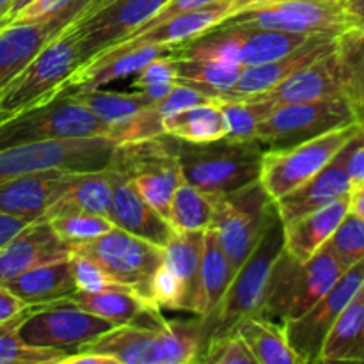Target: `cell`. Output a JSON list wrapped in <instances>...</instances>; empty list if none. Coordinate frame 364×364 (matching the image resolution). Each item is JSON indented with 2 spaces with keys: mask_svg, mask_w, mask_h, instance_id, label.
Here are the masks:
<instances>
[{
  "mask_svg": "<svg viewBox=\"0 0 364 364\" xmlns=\"http://www.w3.org/2000/svg\"><path fill=\"white\" fill-rule=\"evenodd\" d=\"M244 7H247L244 0H213L198 9L169 18L155 27L135 32L130 38L107 48V52H124V50H130L139 45H162L174 48V46L183 45V43L205 34L206 31H212L213 27H219L231 14L238 13Z\"/></svg>",
  "mask_w": 364,
  "mask_h": 364,
  "instance_id": "19",
  "label": "cell"
},
{
  "mask_svg": "<svg viewBox=\"0 0 364 364\" xmlns=\"http://www.w3.org/2000/svg\"><path fill=\"white\" fill-rule=\"evenodd\" d=\"M233 277V267H231L226 252L220 247L215 231L208 228L205 231L203 256L201 263H199L198 277H196L192 313H196L201 320L208 318L219 308Z\"/></svg>",
  "mask_w": 364,
  "mask_h": 364,
  "instance_id": "28",
  "label": "cell"
},
{
  "mask_svg": "<svg viewBox=\"0 0 364 364\" xmlns=\"http://www.w3.org/2000/svg\"><path fill=\"white\" fill-rule=\"evenodd\" d=\"M112 181V206L110 220L114 226L164 247L173 238L174 230L166 217L160 215L134 187L124 174L107 167Z\"/></svg>",
  "mask_w": 364,
  "mask_h": 364,
  "instance_id": "23",
  "label": "cell"
},
{
  "mask_svg": "<svg viewBox=\"0 0 364 364\" xmlns=\"http://www.w3.org/2000/svg\"><path fill=\"white\" fill-rule=\"evenodd\" d=\"M358 123L347 96L277 105L256 130L255 141L265 148H290L327 132Z\"/></svg>",
  "mask_w": 364,
  "mask_h": 364,
  "instance_id": "14",
  "label": "cell"
},
{
  "mask_svg": "<svg viewBox=\"0 0 364 364\" xmlns=\"http://www.w3.org/2000/svg\"><path fill=\"white\" fill-rule=\"evenodd\" d=\"M363 283L364 259L348 267L333 288L309 311L291 322L283 323L288 345L299 355L302 364L318 363L327 333Z\"/></svg>",
  "mask_w": 364,
  "mask_h": 364,
  "instance_id": "17",
  "label": "cell"
},
{
  "mask_svg": "<svg viewBox=\"0 0 364 364\" xmlns=\"http://www.w3.org/2000/svg\"><path fill=\"white\" fill-rule=\"evenodd\" d=\"M178 142L167 134L123 142L116 146L107 166L124 174L139 194L166 219L174 191L183 181Z\"/></svg>",
  "mask_w": 364,
  "mask_h": 364,
  "instance_id": "6",
  "label": "cell"
},
{
  "mask_svg": "<svg viewBox=\"0 0 364 364\" xmlns=\"http://www.w3.org/2000/svg\"><path fill=\"white\" fill-rule=\"evenodd\" d=\"M318 363H364V283L327 333Z\"/></svg>",
  "mask_w": 364,
  "mask_h": 364,
  "instance_id": "32",
  "label": "cell"
},
{
  "mask_svg": "<svg viewBox=\"0 0 364 364\" xmlns=\"http://www.w3.org/2000/svg\"><path fill=\"white\" fill-rule=\"evenodd\" d=\"M27 306H32V304H25L21 299H18L16 295L13 294V291L7 290L4 284H0V323H4L6 320L16 316L18 313L23 311Z\"/></svg>",
  "mask_w": 364,
  "mask_h": 364,
  "instance_id": "50",
  "label": "cell"
},
{
  "mask_svg": "<svg viewBox=\"0 0 364 364\" xmlns=\"http://www.w3.org/2000/svg\"><path fill=\"white\" fill-rule=\"evenodd\" d=\"M149 304L155 309L192 311V294L187 284L166 265H160L149 281Z\"/></svg>",
  "mask_w": 364,
  "mask_h": 364,
  "instance_id": "44",
  "label": "cell"
},
{
  "mask_svg": "<svg viewBox=\"0 0 364 364\" xmlns=\"http://www.w3.org/2000/svg\"><path fill=\"white\" fill-rule=\"evenodd\" d=\"M212 228L220 247L237 272L255 251L267 224L276 213V203L267 194L262 181L230 194H212Z\"/></svg>",
  "mask_w": 364,
  "mask_h": 364,
  "instance_id": "10",
  "label": "cell"
},
{
  "mask_svg": "<svg viewBox=\"0 0 364 364\" xmlns=\"http://www.w3.org/2000/svg\"><path fill=\"white\" fill-rule=\"evenodd\" d=\"M176 70H174L173 52L160 55L146 64L141 71L135 73L134 87L146 102L155 103L162 100L176 84Z\"/></svg>",
  "mask_w": 364,
  "mask_h": 364,
  "instance_id": "43",
  "label": "cell"
},
{
  "mask_svg": "<svg viewBox=\"0 0 364 364\" xmlns=\"http://www.w3.org/2000/svg\"><path fill=\"white\" fill-rule=\"evenodd\" d=\"M309 38L311 36L269 31L249 25L220 23L219 27H213L212 31H206L205 34L183 45L174 46L173 53L180 57L220 60L249 68L279 59Z\"/></svg>",
  "mask_w": 364,
  "mask_h": 364,
  "instance_id": "7",
  "label": "cell"
},
{
  "mask_svg": "<svg viewBox=\"0 0 364 364\" xmlns=\"http://www.w3.org/2000/svg\"><path fill=\"white\" fill-rule=\"evenodd\" d=\"M73 98H77L78 102L84 103L96 117L107 123L110 127V137L114 139V135L124 127V124L130 123L139 112H141L144 107L151 105L149 102H146L141 95H124V92H116V91H105L103 87L100 89H91V91L84 92H75Z\"/></svg>",
  "mask_w": 364,
  "mask_h": 364,
  "instance_id": "36",
  "label": "cell"
},
{
  "mask_svg": "<svg viewBox=\"0 0 364 364\" xmlns=\"http://www.w3.org/2000/svg\"><path fill=\"white\" fill-rule=\"evenodd\" d=\"M71 0H36L31 6H27L25 9H21L16 16L13 18L11 23H20V21H34L39 20L43 16H48L50 13L57 11L59 7L66 6Z\"/></svg>",
  "mask_w": 364,
  "mask_h": 364,
  "instance_id": "49",
  "label": "cell"
},
{
  "mask_svg": "<svg viewBox=\"0 0 364 364\" xmlns=\"http://www.w3.org/2000/svg\"><path fill=\"white\" fill-rule=\"evenodd\" d=\"M70 258V245L60 240L45 219L34 220L0 247V284L43 263Z\"/></svg>",
  "mask_w": 364,
  "mask_h": 364,
  "instance_id": "24",
  "label": "cell"
},
{
  "mask_svg": "<svg viewBox=\"0 0 364 364\" xmlns=\"http://www.w3.org/2000/svg\"><path fill=\"white\" fill-rule=\"evenodd\" d=\"M112 327L107 320L84 311L66 299H59L32 306L18 333L27 345L75 352Z\"/></svg>",
  "mask_w": 364,
  "mask_h": 364,
  "instance_id": "15",
  "label": "cell"
},
{
  "mask_svg": "<svg viewBox=\"0 0 364 364\" xmlns=\"http://www.w3.org/2000/svg\"><path fill=\"white\" fill-rule=\"evenodd\" d=\"M345 267H352L364 259V220L350 210L329 240L323 244Z\"/></svg>",
  "mask_w": 364,
  "mask_h": 364,
  "instance_id": "45",
  "label": "cell"
},
{
  "mask_svg": "<svg viewBox=\"0 0 364 364\" xmlns=\"http://www.w3.org/2000/svg\"><path fill=\"white\" fill-rule=\"evenodd\" d=\"M68 171L48 169L0 181V213L39 220L68 183Z\"/></svg>",
  "mask_w": 364,
  "mask_h": 364,
  "instance_id": "26",
  "label": "cell"
},
{
  "mask_svg": "<svg viewBox=\"0 0 364 364\" xmlns=\"http://www.w3.org/2000/svg\"><path fill=\"white\" fill-rule=\"evenodd\" d=\"M205 231L174 233L173 238L162 247V263L187 284L192 294V302H194L196 277L203 256Z\"/></svg>",
  "mask_w": 364,
  "mask_h": 364,
  "instance_id": "40",
  "label": "cell"
},
{
  "mask_svg": "<svg viewBox=\"0 0 364 364\" xmlns=\"http://www.w3.org/2000/svg\"><path fill=\"white\" fill-rule=\"evenodd\" d=\"M34 223V220L20 219V217H11L6 213H0V247L6 245L11 238L16 237L23 228H27L28 224Z\"/></svg>",
  "mask_w": 364,
  "mask_h": 364,
  "instance_id": "51",
  "label": "cell"
},
{
  "mask_svg": "<svg viewBox=\"0 0 364 364\" xmlns=\"http://www.w3.org/2000/svg\"><path fill=\"white\" fill-rule=\"evenodd\" d=\"M350 28L364 32V0H343Z\"/></svg>",
  "mask_w": 364,
  "mask_h": 364,
  "instance_id": "53",
  "label": "cell"
},
{
  "mask_svg": "<svg viewBox=\"0 0 364 364\" xmlns=\"http://www.w3.org/2000/svg\"><path fill=\"white\" fill-rule=\"evenodd\" d=\"M32 2H36V0H13V4H11V9H9V13H7V21H13V18L16 16L18 13H20L21 9H25V7L27 6H31Z\"/></svg>",
  "mask_w": 364,
  "mask_h": 364,
  "instance_id": "55",
  "label": "cell"
},
{
  "mask_svg": "<svg viewBox=\"0 0 364 364\" xmlns=\"http://www.w3.org/2000/svg\"><path fill=\"white\" fill-rule=\"evenodd\" d=\"M53 233L66 242L68 245L80 244V242L92 240V238L100 237V235L107 233L114 228V223L109 217L98 215V213H63V215H55L46 219Z\"/></svg>",
  "mask_w": 364,
  "mask_h": 364,
  "instance_id": "42",
  "label": "cell"
},
{
  "mask_svg": "<svg viewBox=\"0 0 364 364\" xmlns=\"http://www.w3.org/2000/svg\"><path fill=\"white\" fill-rule=\"evenodd\" d=\"M116 146L112 139L92 135L0 149V181L48 169L68 173L107 169Z\"/></svg>",
  "mask_w": 364,
  "mask_h": 364,
  "instance_id": "9",
  "label": "cell"
},
{
  "mask_svg": "<svg viewBox=\"0 0 364 364\" xmlns=\"http://www.w3.org/2000/svg\"><path fill=\"white\" fill-rule=\"evenodd\" d=\"M203 345V320L167 322L159 316L155 326L130 322L112 327L77 350L100 352L117 364H187L198 361Z\"/></svg>",
  "mask_w": 364,
  "mask_h": 364,
  "instance_id": "1",
  "label": "cell"
},
{
  "mask_svg": "<svg viewBox=\"0 0 364 364\" xmlns=\"http://www.w3.org/2000/svg\"><path fill=\"white\" fill-rule=\"evenodd\" d=\"M70 263L71 270H73L75 283H77V290H100V288L116 283L95 262H91L85 256L77 255V252H70Z\"/></svg>",
  "mask_w": 364,
  "mask_h": 364,
  "instance_id": "48",
  "label": "cell"
},
{
  "mask_svg": "<svg viewBox=\"0 0 364 364\" xmlns=\"http://www.w3.org/2000/svg\"><path fill=\"white\" fill-rule=\"evenodd\" d=\"M198 361L208 364H258L237 331L206 340Z\"/></svg>",
  "mask_w": 364,
  "mask_h": 364,
  "instance_id": "46",
  "label": "cell"
},
{
  "mask_svg": "<svg viewBox=\"0 0 364 364\" xmlns=\"http://www.w3.org/2000/svg\"><path fill=\"white\" fill-rule=\"evenodd\" d=\"M59 364H117L116 359L110 355L100 354L92 350H75L64 355V359Z\"/></svg>",
  "mask_w": 364,
  "mask_h": 364,
  "instance_id": "52",
  "label": "cell"
},
{
  "mask_svg": "<svg viewBox=\"0 0 364 364\" xmlns=\"http://www.w3.org/2000/svg\"><path fill=\"white\" fill-rule=\"evenodd\" d=\"M169 0H109L98 9L77 18L71 28L77 34L85 63L135 34Z\"/></svg>",
  "mask_w": 364,
  "mask_h": 364,
  "instance_id": "18",
  "label": "cell"
},
{
  "mask_svg": "<svg viewBox=\"0 0 364 364\" xmlns=\"http://www.w3.org/2000/svg\"><path fill=\"white\" fill-rule=\"evenodd\" d=\"M70 252L95 262L110 279L137 291L149 304V281L162 265V247L114 226L92 240L70 245Z\"/></svg>",
  "mask_w": 364,
  "mask_h": 364,
  "instance_id": "11",
  "label": "cell"
},
{
  "mask_svg": "<svg viewBox=\"0 0 364 364\" xmlns=\"http://www.w3.org/2000/svg\"><path fill=\"white\" fill-rule=\"evenodd\" d=\"M84 63L80 43L70 23L46 43L4 89L0 95V121L59 95Z\"/></svg>",
  "mask_w": 364,
  "mask_h": 364,
  "instance_id": "5",
  "label": "cell"
},
{
  "mask_svg": "<svg viewBox=\"0 0 364 364\" xmlns=\"http://www.w3.org/2000/svg\"><path fill=\"white\" fill-rule=\"evenodd\" d=\"M7 25H9V21H7L6 18H0V32H2Z\"/></svg>",
  "mask_w": 364,
  "mask_h": 364,
  "instance_id": "58",
  "label": "cell"
},
{
  "mask_svg": "<svg viewBox=\"0 0 364 364\" xmlns=\"http://www.w3.org/2000/svg\"><path fill=\"white\" fill-rule=\"evenodd\" d=\"M174 70L180 84L199 89L210 98H220L233 87L244 68L220 60L174 55Z\"/></svg>",
  "mask_w": 364,
  "mask_h": 364,
  "instance_id": "35",
  "label": "cell"
},
{
  "mask_svg": "<svg viewBox=\"0 0 364 364\" xmlns=\"http://www.w3.org/2000/svg\"><path fill=\"white\" fill-rule=\"evenodd\" d=\"M338 41H340V36H311L308 41L279 59L244 68L233 87L224 92L219 100H242L263 95L297 70L333 52L338 46Z\"/></svg>",
  "mask_w": 364,
  "mask_h": 364,
  "instance_id": "21",
  "label": "cell"
},
{
  "mask_svg": "<svg viewBox=\"0 0 364 364\" xmlns=\"http://www.w3.org/2000/svg\"><path fill=\"white\" fill-rule=\"evenodd\" d=\"M247 6H251V4H263V2H276V0H244Z\"/></svg>",
  "mask_w": 364,
  "mask_h": 364,
  "instance_id": "57",
  "label": "cell"
},
{
  "mask_svg": "<svg viewBox=\"0 0 364 364\" xmlns=\"http://www.w3.org/2000/svg\"><path fill=\"white\" fill-rule=\"evenodd\" d=\"M223 23L306 36H341L350 28L343 0H276L251 4Z\"/></svg>",
  "mask_w": 364,
  "mask_h": 364,
  "instance_id": "13",
  "label": "cell"
},
{
  "mask_svg": "<svg viewBox=\"0 0 364 364\" xmlns=\"http://www.w3.org/2000/svg\"><path fill=\"white\" fill-rule=\"evenodd\" d=\"M363 123L327 132L315 139L290 146V148H267L262 159L259 181L267 194L277 201L284 194L315 176L333 160V156L361 130Z\"/></svg>",
  "mask_w": 364,
  "mask_h": 364,
  "instance_id": "12",
  "label": "cell"
},
{
  "mask_svg": "<svg viewBox=\"0 0 364 364\" xmlns=\"http://www.w3.org/2000/svg\"><path fill=\"white\" fill-rule=\"evenodd\" d=\"M355 135L315 176L309 178L301 187L284 194L277 201H274L276 203L277 215H279L283 223H290V220L297 219V217L304 215L308 212H313V210L320 208V206L329 205L334 199L350 192L352 183L350 178H348L347 160L352 148H354Z\"/></svg>",
  "mask_w": 364,
  "mask_h": 364,
  "instance_id": "22",
  "label": "cell"
},
{
  "mask_svg": "<svg viewBox=\"0 0 364 364\" xmlns=\"http://www.w3.org/2000/svg\"><path fill=\"white\" fill-rule=\"evenodd\" d=\"M212 100L213 98H210L208 95H205V92L199 91V89L176 82V84L173 85V89H171L162 100L153 103V107H155L156 112H159L164 119V117L171 116V114H176L180 112V110L188 109V107L199 105V103L212 102Z\"/></svg>",
  "mask_w": 364,
  "mask_h": 364,
  "instance_id": "47",
  "label": "cell"
},
{
  "mask_svg": "<svg viewBox=\"0 0 364 364\" xmlns=\"http://www.w3.org/2000/svg\"><path fill=\"white\" fill-rule=\"evenodd\" d=\"M31 308L32 306H27L16 316L0 323V364H53L70 354L60 348L34 347L21 340L18 331Z\"/></svg>",
  "mask_w": 364,
  "mask_h": 364,
  "instance_id": "38",
  "label": "cell"
},
{
  "mask_svg": "<svg viewBox=\"0 0 364 364\" xmlns=\"http://www.w3.org/2000/svg\"><path fill=\"white\" fill-rule=\"evenodd\" d=\"M171 52V46L162 45H139L124 52H100L75 71L59 95H75L105 87L117 78L135 75L153 59Z\"/></svg>",
  "mask_w": 364,
  "mask_h": 364,
  "instance_id": "25",
  "label": "cell"
},
{
  "mask_svg": "<svg viewBox=\"0 0 364 364\" xmlns=\"http://www.w3.org/2000/svg\"><path fill=\"white\" fill-rule=\"evenodd\" d=\"M348 210L364 220V181L352 187L348 192Z\"/></svg>",
  "mask_w": 364,
  "mask_h": 364,
  "instance_id": "54",
  "label": "cell"
},
{
  "mask_svg": "<svg viewBox=\"0 0 364 364\" xmlns=\"http://www.w3.org/2000/svg\"><path fill=\"white\" fill-rule=\"evenodd\" d=\"M71 304L78 306L91 315L100 316L112 323L114 327L135 322L142 315H159L137 291L121 283H112L100 290H77L66 297Z\"/></svg>",
  "mask_w": 364,
  "mask_h": 364,
  "instance_id": "30",
  "label": "cell"
},
{
  "mask_svg": "<svg viewBox=\"0 0 364 364\" xmlns=\"http://www.w3.org/2000/svg\"><path fill=\"white\" fill-rule=\"evenodd\" d=\"M283 247L284 228L276 208V213L267 224L255 251L235 272L233 281L220 301L219 308L208 318L203 320L205 341L213 336L231 333L242 320L249 316H262L270 274Z\"/></svg>",
  "mask_w": 364,
  "mask_h": 364,
  "instance_id": "3",
  "label": "cell"
},
{
  "mask_svg": "<svg viewBox=\"0 0 364 364\" xmlns=\"http://www.w3.org/2000/svg\"><path fill=\"white\" fill-rule=\"evenodd\" d=\"M219 103L228 123V141H255L259 123L272 112L276 107L262 98L242 100H219Z\"/></svg>",
  "mask_w": 364,
  "mask_h": 364,
  "instance_id": "41",
  "label": "cell"
},
{
  "mask_svg": "<svg viewBox=\"0 0 364 364\" xmlns=\"http://www.w3.org/2000/svg\"><path fill=\"white\" fill-rule=\"evenodd\" d=\"M4 287L13 291L25 304L32 306L66 299L77 291L70 258L32 267L27 272L4 283Z\"/></svg>",
  "mask_w": 364,
  "mask_h": 364,
  "instance_id": "31",
  "label": "cell"
},
{
  "mask_svg": "<svg viewBox=\"0 0 364 364\" xmlns=\"http://www.w3.org/2000/svg\"><path fill=\"white\" fill-rule=\"evenodd\" d=\"M92 135L110 137V127L70 95H57L0 121V149Z\"/></svg>",
  "mask_w": 364,
  "mask_h": 364,
  "instance_id": "8",
  "label": "cell"
},
{
  "mask_svg": "<svg viewBox=\"0 0 364 364\" xmlns=\"http://www.w3.org/2000/svg\"><path fill=\"white\" fill-rule=\"evenodd\" d=\"M11 4H13V0H0V18L7 16V13H9V9H11Z\"/></svg>",
  "mask_w": 364,
  "mask_h": 364,
  "instance_id": "56",
  "label": "cell"
},
{
  "mask_svg": "<svg viewBox=\"0 0 364 364\" xmlns=\"http://www.w3.org/2000/svg\"><path fill=\"white\" fill-rule=\"evenodd\" d=\"M341 95L345 96V75L340 50L336 46L333 52L301 68L272 89L252 98L267 100L277 107L288 103L316 102Z\"/></svg>",
  "mask_w": 364,
  "mask_h": 364,
  "instance_id": "20",
  "label": "cell"
},
{
  "mask_svg": "<svg viewBox=\"0 0 364 364\" xmlns=\"http://www.w3.org/2000/svg\"><path fill=\"white\" fill-rule=\"evenodd\" d=\"M258 364H302L288 345L283 323L265 316H249L235 327Z\"/></svg>",
  "mask_w": 364,
  "mask_h": 364,
  "instance_id": "34",
  "label": "cell"
},
{
  "mask_svg": "<svg viewBox=\"0 0 364 364\" xmlns=\"http://www.w3.org/2000/svg\"><path fill=\"white\" fill-rule=\"evenodd\" d=\"M345 75V96L350 102L355 119L364 123V32L348 28L338 41Z\"/></svg>",
  "mask_w": 364,
  "mask_h": 364,
  "instance_id": "39",
  "label": "cell"
},
{
  "mask_svg": "<svg viewBox=\"0 0 364 364\" xmlns=\"http://www.w3.org/2000/svg\"><path fill=\"white\" fill-rule=\"evenodd\" d=\"M213 198L212 194L199 191L188 181H181L171 199L167 223L174 233L183 231H205L212 224Z\"/></svg>",
  "mask_w": 364,
  "mask_h": 364,
  "instance_id": "37",
  "label": "cell"
},
{
  "mask_svg": "<svg viewBox=\"0 0 364 364\" xmlns=\"http://www.w3.org/2000/svg\"><path fill=\"white\" fill-rule=\"evenodd\" d=\"M107 2L109 0H71L48 16L7 25L0 32V95L46 43L52 41L77 18L98 9Z\"/></svg>",
  "mask_w": 364,
  "mask_h": 364,
  "instance_id": "16",
  "label": "cell"
},
{
  "mask_svg": "<svg viewBox=\"0 0 364 364\" xmlns=\"http://www.w3.org/2000/svg\"><path fill=\"white\" fill-rule=\"evenodd\" d=\"M112 206V181L109 169L70 173L68 183L59 198L48 206L43 219L63 215V213H98L109 217Z\"/></svg>",
  "mask_w": 364,
  "mask_h": 364,
  "instance_id": "29",
  "label": "cell"
},
{
  "mask_svg": "<svg viewBox=\"0 0 364 364\" xmlns=\"http://www.w3.org/2000/svg\"><path fill=\"white\" fill-rule=\"evenodd\" d=\"M348 212V194L290 223H283L284 251L299 262H308L323 247Z\"/></svg>",
  "mask_w": 364,
  "mask_h": 364,
  "instance_id": "27",
  "label": "cell"
},
{
  "mask_svg": "<svg viewBox=\"0 0 364 364\" xmlns=\"http://www.w3.org/2000/svg\"><path fill=\"white\" fill-rule=\"evenodd\" d=\"M265 149L258 141L178 142L183 180L206 194H230L258 181Z\"/></svg>",
  "mask_w": 364,
  "mask_h": 364,
  "instance_id": "4",
  "label": "cell"
},
{
  "mask_svg": "<svg viewBox=\"0 0 364 364\" xmlns=\"http://www.w3.org/2000/svg\"><path fill=\"white\" fill-rule=\"evenodd\" d=\"M347 267L327 247L308 262H299L283 247L270 274L262 316L277 323L299 318L333 288Z\"/></svg>",
  "mask_w": 364,
  "mask_h": 364,
  "instance_id": "2",
  "label": "cell"
},
{
  "mask_svg": "<svg viewBox=\"0 0 364 364\" xmlns=\"http://www.w3.org/2000/svg\"><path fill=\"white\" fill-rule=\"evenodd\" d=\"M162 128L164 134L194 144L220 141L228 135V123L215 100L164 117Z\"/></svg>",
  "mask_w": 364,
  "mask_h": 364,
  "instance_id": "33",
  "label": "cell"
}]
</instances>
